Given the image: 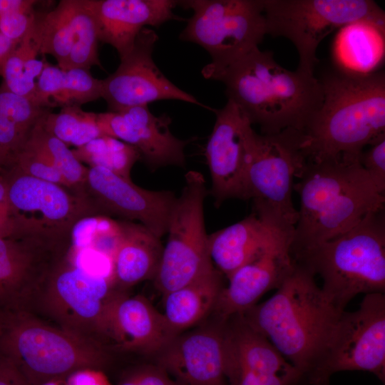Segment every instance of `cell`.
Returning <instances> with one entry per match:
<instances>
[{"label": "cell", "mask_w": 385, "mask_h": 385, "mask_svg": "<svg viewBox=\"0 0 385 385\" xmlns=\"http://www.w3.org/2000/svg\"><path fill=\"white\" fill-rule=\"evenodd\" d=\"M201 73L225 84L227 99L260 126L262 134L287 128L304 132L323 100L321 81L314 74L287 70L272 51L259 48L227 64L210 63Z\"/></svg>", "instance_id": "obj_1"}, {"label": "cell", "mask_w": 385, "mask_h": 385, "mask_svg": "<svg viewBox=\"0 0 385 385\" xmlns=\"http://www.w3.org/2000/svg\"><path fill=\"white\" fill-rule=\"evenodd\" d=\"M314 277L295 262L272 297L241 313L290 361L298 373V385H303L322 361L344 311L329 302Z\"/></svg>", "instance_id": "obj_2"}, {"label": "cell", "mask_w": 385, "mask_h": 385, "mask_svg": "<svg viewBox=\"0 0 385 385\" xmlns=\"http://www.w3.org/2000/svg\"><path fill=\"white\" fill-rule=\"evenodd\" d=\"M294 184L299 196L291 254L302 252L352 227L384 208L381 194L359 159H307Z\"/></svg>", "instance_id": "obj_3"}, {"label": "cell", "mask_w": 385, "mask_h": 385, "mask_svg": "<svg viewBox=\"0 0 385 385\" xmlns=\"http://www.w3.org/2000/svg\"><path fill=\"white\" fill-rule=\"evenodd\" d=\"M322 103L304 130L308 159H359L385 137V75L337 69L320 80Z\"/></svg>", "instance_id": "obj_4"}, {"label": "cell", "mask_w": 385, "mask_h": 385, "mask_svg": "<svg viewBox=\"0 0 385 385\" xmlns=\"http://www.w3.org/2000/svg\"><path fill=\"white\" fill-rule=\"evenodd\" d=\"M293 259L322 278V292L339 310L359 294H384V208Z\"/></svg>", "instance_id": "obj_5"}, {"label": "cell", "mask_w": 385, "mask_h": 385, "mask_svg": "<svg viewBox=\"0 0 385 385\" xmlns=\"http://www.w3.org/2000/svg\"><path fill=\"white\" fill-rule=\"evenodd\" d=\"M0 356L27 385L63 379L86 368L103 370L109 351L102 346L48 324L31 312H6L0 332Z\"/></svg>", "instance_id": "obj_6"}, {"label": "cell", "mask_w": 385, "mask_h": 385, "mask_svg": "<svg viewBox=\"0 0 385 385\" xmlns=\"http://www.w3.org/2000/svg\"><path fill=\"white\" fill-rule=\"evenodd\" d=\"M266 33L289 39L299 54L297 69L314 74L322 41L353 21L385 24L384 11L370 0H262Z\"/></svg>", "instance_id": "obj_7"}, {"label": "cell", "mask_w": 385, "mask_h": 385, "mask_svg": "<svg viewBox=\"0 0 385 385\" xmlns=\"http://www.w3.org/2000/svg\"><path fill=\"white\" fill-rule=\"evenodd\" d=\"M304 132L287 128L274 134H251L245 170L246 187L254 207L295 225L298 211L292 201L294 179L308 157Z\"/></svg>", "instance_id": "obj_8"}, {"label": "cell", "mask_w": 385, "mask_h": 385, "mask_svg": "<svg viewBox=\"0 0 385 385\" xmlns=\"http://www.w3.org/2000/svg\"><path fill=\"white\" fill-rule=\"evenodd\" d=\"M206 182L200 172L185 175V185L172 207L167 242L153 280L162 295L180 288L215 268L208 250L204 202Z\"/></svg>", "instance_id": "obj_9"}, {"label": "cell", "mask_w": 385, "mask_h": 385, "mask_svg": "<svg viewBox=\"0 0 385 385\" xmlns=\"http://www.w3.org/2000/svg\"><path fill=\"white\" fill-rule=\"evenodd\" d=\"M193 15L180 38L198 44L211 63H229L258 48L266 33L262 0H188Z\"/></svg>", "instance_id": "obj_10"}, {"label": "cell", "mask_w": 385, "mask_h": 385, "mask_svg": "<svg viewBox=\"0 0 385 385\" xmlns=\"http://www.w3.org/2000/svg\"><path fill=\"white\" fill-rule=\"evenodd\" d=\"M342 371H369L384 383V294H365L357 310L342 313L322 361L303 385H329Z\"/></svg>", "instance_id": "obj_11"}, {"label": "cell", "mask_w": 385, "mask_h": 385, "mask_svg": "<svg viewBox=\"0 0 385 385\" xmlns=\"http://www.w3.org/2000/svg\"><path fill=\"white\" fill-rule=\"evenodd\" d=\"M118 291L113 278L88 272L66 255L51 274L36 305L60 327L104 347L101 344L104 316Z\"/></svg>", "instance_id": "obj_12"}, {"label": "cell", "mask_w": 385, "mask_h": 385, "mask_svg": "<svg viewBox=\"0 0 385 385\" xmlns=\"http://www.w3.org/2000/svg\"><path fill=\"white\" fill-rule=\"evenodd\" d=\"M5 175L15 235L72 237L82 220L98 214L83 195L23 173L14 165Z\"/></svg>", "instance_id": "obj_13"}, {"label": "cell", "mask_w": 385, "mask_h": 385, "mask_svg": "<svg viewBox=\"0 0 385 385\" xmlns=\"http://www.w3.org/2000/svg\"><path fill=\"white\" fill-rule=\"evenodd\" d=\"M72 237L26 234L0 237V310L31 312Z\"/></svg>", "instance_id": "obj_14"}, {"label": "cell", "mask_w": 385, "mask_h": 385, "mask_svg": "<svg viewBox=\"0 0 385 385\" xmlns=\"http://www.w3.org/2000/svg\"><path fill=\"white\" fill-rule=\"evenodd\" d=\"M158 39L155 31L144 28L130 52L120 58L115 72L102 80L101 98L109 111L148 106L162 100H178L212 110L173 84L158 68L153 58Z\"/></svg>", "instance_id": "obj_15"}, {"label": "cell", "mask_w": 385, "mask_h": 385, "mask_svg": "<svg viewBox=\"0 0 385 385\" xmlns=\"http://www.w3.org/2000/svg\"><path fill=\"white\" fill-rule=\"evenodd\" d=\"M83 195L98 216L138 220L158 237L167 233L170 213L176 199L170 190H150L102 167H89Z\"/></svg>", "instance_id": "obj_16"}, {"label": "cell", "mask_w": 385, "mask_h": 385, "mask_svg": "<svg viewBox=\"0 0 385 385\" xmlns=\"http://www.w3.org/2000/svg\"><path fill=\"white\" fill-rule=\"evenodd\" d=\"M215 125L205 157L210 173L211 194L216 206L229 199L248 200L245 170L249 141L254 129L246 114L232 100L215 110Z\"/></svg>", "instance_id": "obj_17"}, {"label": "cell", "mask_w": 385, "mask_h": 385, "mask_svg": "<svg viewBox=\"0 0 385 385\" xmlns=\"http://www.w3.org/2000/svg\"><path fill=\"white\" fill-rule=\"evenodd\" d=\"M210 317L175 336L153 359L178 385H227L225 321Z\"/></svg>", "instance_id": "obj_18"}, {"label": "cell", "mask_w": 385, "mask_h": 385, "mask_svg": "<svg viewBox=\"0 0 385 385\" xmlns=\"http://www.w3.org/2000/svg\"><path fill=\"white\" fill-rule=\"evenodd\" d=\"M177 334L162 312L142 295L119 290L104 316L101 343L108 350L154 359Z\"/></svg>", "instance_id": "obj_19"}, {"label": "cell", "mask_w": 385, "mask_h": 385, "mask_svg": "<svg viewBox=\"0 0 385 385\" xmlns=\"http://www.w3.org/2000/svg\"><path fill=\"white\" fill-rule=\"evenodd\" d=\"M97 123L104 135L133 146L151 169L185 164V148L191 140H181L170 131L166 114L153 115L148 106L97 113Z\"/></svg>", "instance_id": "obj_20"}, {"label": "cell", "mask_w": 385, "mask_h": 385, "mask_svg": "<svg viewBox=\"0 0 385 385\" xmlns=\"http://www.w3.org/2000/svg\"><path fill=\"white\" fill-rule=\"evenodd\" d=\"M294 230H289L235 270L228 278L210 317L225 321L257 304L268 291L277 289L293 271L291 254Z\"/></svg>", "instance_id": "obj_21"}, {"label": "cell", "mask_w": 385, "mask_h": 385, "mask_svg": "<svg viewBox=\"0 0 385 385\" xmlns=\"http://www.w3.org/2000/svg\"><path fill=\"white\" fill-rule=\"evenodd\" d=\"M294 229L270 212L252 207L242 220L208 235L213 266L227 279L284 232Z\"/></svg>", "instance_id": "obj_22"}, {"label": "cell", "mask_w": 385, "mask_h": 385, "mask_svg": "<svg viewBox=\"0 0 385 385\" xmlns=\"http://www.w3.org/2000/svg\"><path fill=\"white\" fill-rule=\"evenodd\" d=\"M99 41L111 45L120 59L132 50L140 32L146 26H159L180 18L173 13L178 1L91 0Z\"/></svg>", "instance_id": "obj_23"}, {"label": "cell", "mask_w": 385, "mask_h": 385, "mask_svg": "<svg viewBox=\"0 0 385 385\" xmlns=\"http://www.w3.org/2000/svg\"><path fill=\"white\" fill-rule=\"evenodd\" d=\"M120 237L113 256V272L117 289L127 291L133 286L153 280L161 261L160 238L140 223L118 221Z\"/></svg>", "instance_id": "obj_24"}, {"label": "cell", "mask_w": 385, "mask_h": 385, "mask_svg": "<svg viewBox=\"0 0 385 385\" xmlns=\"http://www.w3.org/2000/svg\"><path fill=\"white\" fill-rule=\"evenodd\" d=\"M332 55L336 69L368 75L379 71L385 56V24L370 20L341 27L334 39Z\"/></svg>", "instance_id": "obj_25"}, {"label": "cell", "mask_w": 385, "mask_h": 385, "mask_svg": "<svg viewBox=\"0 0 385 385\" xmlns=\"http://www.w3.org/2000/svg\"><path fill=\"white\" fill-rule=\"evenodd\" d=\"M223 274L215 267L189 284L163 295L162 312L177 334L207 320L224 288Z\"/></svg>", "instance_id": "obj_26"}, {"label": "cell", "mask_w": 385, "mask_h": 385, "mask_svg": "<svg viewBox=\"0 0 385 385\" xmlns=\"http://www.w3.org/2000/svg\"><path fill=\"white\" fill-rule=\"evenodd\" d=\"M102 80L81 68L62 70L47 63L36 83L34 103L41 108L78 106L101 98Z\"/></svg>", "instance_id": "obj_27"}, {"label": "cell", "mask_w": 385, "mask_h": 385, "mask_svg": "<svg viewBox=\"0 0 385 385\" xmlns=\"http://www.w3.org/2000/svg\"><path fill=\"white\" fill-rule=\"evenodd\" d=\"M72 0H61L46 14L36 15L40 40L39 54H48L66 71L73 45Z\"/></svg>", "instance_id": "obj_28"}, {"label": "cell", "mask_w": 385, "mask_h": 385, "mask_svg": "<svg viewBox=\"0 0 385 385\" xmlns=\"http://www.w3.org/2000/svg\"><path fill=\"white\" fill-rule=\"evenodd\" d=\"M71 25L73 45L66 70L89 71L93 66L102 68L97 24L91 0H72Z\"/></svg>", "instance_id": "obj_29"}, {"label": "cell", "mask_w": 385, "mask_h": 385, "mask_svg": "<svg viewBox=\"0 0 385 385\" xmlns=\"http://www.w3.org/2000/svg\"><path fill=\"white\" fill-rule=\"evenodd\" d=\"M39 121L68 147L78 148L104 135L97 123V113L84 111L78 106H64L58 113L48 111Z\"/></svg>", "instance_id": "obj_30"}, {"label": "cell", "mask_w": 385, "mask_h": 385, "mask_svg": "<svg viewBox=\"0 0 385 385\" xmlns=\"http://www.w3.org/2000/svg\"><path fill=\"white\" fill-rule=\"evenodd\" d=\"M72 152L81 163L106 168L126 179H130L132 168L140 159L133 146L108 135L92 140Z\"/></svg>", "instance_id": "obj_31"}, {"label": "cell", "mask_w": 385, "mask_h": 385, "mask_svg": "<svg viewBox=\"0 0 385 385\" xmlns=\"http://www.w3.org/2000/svg\"><path fill=\"white\" fill-rule=\"evenodd\" d=\"M26 143L48 158L61 174L68 188L83 195L88 168L75 157L72 150L63 141L46 131L39 120L30 132Z\"/></svg>", "instance_id": "obj_32"}, {"label": "cell", "mask_w": 385, "mask_h": 385, "mask_svg": "<svg viewBox=\"0 0 385 385\" xmlns=\"http://www.w3.org/2000/svg\"><path fill=\"white\" fill-rule=\"evenodd\" d=\"M40 40L35 20L22 41L10 55L4 67L2 84L6 89L30 99L33 103L36 84L29 83L24 75L27 61L39 54Z\"/></svg>", "instance_id": "obj_33"}, {"label": "cell", "mask_w": 385, "mask_h": 385, "mask_svg": "<svg viewBox=\"0 0 385 385\" xmlns=\"http://www.w3.org/2000/svg\"><path fill=\"white\" fill-rule=\"evenodd\" d=\"M227 385H297L294 374H273L260 363L249 359L225 360Z\"/></svg>", "instance_id": "obj_34"}, {"label": "cell", "mask_w": 385, "mask_h": 385, "mask_svg": "<svg viewBox=\"0 0 385 385\" xmlns=\"http://www.w3.org/2000/svg\"><path fill=\"white\" fill-rule=\"evenodd\" d=\"M49 109L36 106L30 99L0 88V115L9 119L26 134L30 132Z\"/></svg>", "instance_id": "obj_35"}, {"label": "cell", "mask_w": 385, "mask_h": 385, "mask_svg": "<svg viewBox=\"0 0 385 385\" xmlns=\"http://www.w3.org/2000/svg\"><path fill=\"white\" fill-rule=\"evenodd\" d=\"M12 165L24 174L68 188L61 174L48 158L26 142L14 155Z\"/></svg>", "instance_id": "obj_36"}, {"label": "cell", "mask_w": 385, "mask_h": 385, "mask_svg": "<svg viewBox=\"0 0 385 385\" xmlns=\"http://www.w3.org/2000/svg\"><path fill=\"white\" fill-rule=\"evenodd\" d=\"M116 385H178L167 371L154 361L125 371Z\"/></svg>", "instance_id": "obj_37"}, {"label": "cell", "mask_w": 385, "mask_h": 385, "mask_svg": "<svg viewBox=\"0 0 385 385\" xmlns=\"http://www.w3.org/2000/svg\"><path fill=\"white\" fill-rule=\"evenodd\" d=\"M359 162L377 190L385 195V137L364 149Z\"/></svg>", "instance_id": "obj_38"}, {"label": "cell", "mask_w": 385, "mask_h": 385, "mask_svg": "<svg viewBox=\"0 0 385 385\" xmlns=\"http://www.w3.org/2000/svg\"><path fill=\"white\" fill-rule=\"evenodd\" d=\"M36 14L34 12H13L0 18V33L19 43L31 27Z\"/></svg>", "instance_id": "obj_39"}, {"label": "cell", "mask_w": 385, "mask_h": 385, "mask_svg": "<svg viewBox=\"0 0 385 385\" xmlns=\"http://www.w3.org/2000/svg\"><path fill=\"white\" fill-rule=\"evenodd\" d=\"M29 135L9 119L0 115V146L15 155L23 147Z\"/></svg>", "instance_id": "obj_40"}, {"label": "cell", "mask_w": 385, "mask_h": 385, "mask_svg": "<svg viewBox=\"0 0 385 385\" xmlns=\"http://www.w3.org/2000/svg\"><path fill=\"white\" fill-rule=\"evenodd\" d=\"M16 227L11 210L6 181L4 175L0 176V237L14 236Z\"/></svg>", "instance_id": "obj_41"}, {"label": "cell", "mask_w": 385, "mask_h": 385, "mask_svg": "<svg viewBox=\"0 0 385 385\" xmlns=\"http://www.w3.org/2000/svg\"><path fill=\"white\" fill-rule=\"evenodd\" d=\"M65 385H112L103 370L86 368L76 370L64 379Z\"/></svg>", "instance_id": "obj_42"}, {"label": "cell", "mask_w": 385, "mask_h": 385, "mask_svg": "<svg viewBox=\"0 0 385 385\" xmlns=\"http://www.w3.org/2000/svg\"><path fill=\"white\" fill-rule=\"evenodd\" d=\"M38 1L34 0H0V18L13 12H33Z\"/></svg>", "instance_id": "obj_43"}, {"label": "cell", "mask_w": 385, "mask_h": 385, "mask_svg": "<svg viewBox=\"0 0 385 385\" xmlns=\"http://www.w3.org/2000/svg\"><path fill=\"white\" fill-rule=\"evenodd\" d=\"M0 385H27L17 371L1 356Z\"/></svg>", "instance_id": "obj_44"}, {"label": "cell", "mask_w": 385, "mask_h": 385, "mask_svg": "<svg viewBox=\"0 0 385 385\" xmlns=\"http://www.w3.org/2000/svg\"><path fill=\"white\" fill-rule=\"evenodd\" d=\"M19 44L0 33V75L3 72L6 61Z\"/></svg>", "instance_id": "obj_45"}, {"label": "cell", "mask_w": 385, "mask_h": 385, "mask_svg": "<svg viewBox=\"0 0 385 385\" xmlns=\"http://www.w3.org/2000/svg\"><path fill=\"white\" fill-rule=\"evenodd\" d=\"M14 161V155L0 146V168L11 166Z\"/></svg>", "instance_id": "obj_46"}, {"label": "cell", "mask_w": 385, "mask_h": 385, "mask_svg": "<svg viewBox=\"0 0 385 385\" xmlns=\"http://www.w3.org/2000/svg\"><path fill=\"white\" fill-rule=\"evenodd\" d=\"M41 385H65L64 379H63L51 380V381H47L46 383H43V384H42Z\"/></svg>", "instance_id": "obj_47"}, {"label": "cell", "mask_w": 385, "mask_h": 385, "mask_svg": "<svg viewBox=\"0 0 385 385\" xmlns=\"http://www.w3.org/2000/svg\"><path fill=\"white\" fill-rule=\"evenodd\" d=\"M6 313V312H2V311L0 310V332H1V328L3 327V324H4V322Z\"/></svg>", "instance_id": "obj_48"}]
</instances>
